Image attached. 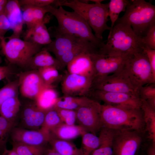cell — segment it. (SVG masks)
Wrapping results in <instances>:
<instances>
[{
  "label": "cell",
  "instance_id": "cell-36",
  "mask_svg": "<svg viewBox=\"0 0 155 155\" xmlns=\"http://www.w3.org/2000/svg\"><path fill=\"white\" fill-rule=\"evenodd\" d=\"M38 70L45 83L48 86H53V84L61 77L59 70L54 67H44Z\"/></svg>",
  "mask_w": 155,
  "mask_h": 155
},
{
  "label": "cell",
  "instance_id": "cell-19",
  "mask_svg": "<svg viewBox=\"0 0 155 155\" xmlns=\"http://www.w3.org/2000/svg\"><path fill=\"white\" fill-rule=\"evenodd\" d=\"M21 10L19 0H7L3 13L9 22L10 29L13 31L11 36L19 38L24 24Z\"/></svg>",
  "mask_w": 155,
  "mask_h": 155
},
{
  "label": "cell",
  "instance_id": "cell-12",
  "mask_svg": "<svg viewBox=\"0 0 155 155\" xmlns=\"http://www.w3.org/2000/svg\"><path fill=\"white\" fill-rule=\"evenodd\" d=\"M90 92L93 96L102 101L105 104L127 108L141 109V99L137 95L94 90Z\"/></svg>",
  "mask_w": 155,
  "mask_h": 155
},
{
  "label": "cell",
  "instance_id": "cell-11",
  "mask_svg": "<svg viewBox=\"0 0 155 155\" xmlns=\"http://www.w3.org/2000/svg\"><path fill=\"white\" fill-rule=\"evenodd\" d=\"M92 88L94 90L106 92L127 93L139 96L120 70L93 81Z\"/></svg>",
  "mask_w": 155,
  "mask_h": 155
},
{
  "label": "cell",
  "instance_id": "cell-52",
  "mask_svg": "<svg viewBox=\"0 0 155 155\" xmlns=\"http://www.w3.org/2000/svg\"><path fill=\"white\" fill-rule=\"evenodd\" d=\"M2 37H2L1 36V32H0V39Z\"/></svg>",
  "mask_w": 155,
  "mask_h": 155
},
{
  "label": "cell",
  "instance_id": "cell-31",
  "mask_svg": "<svg viewBox=\"0 0 155 155\" xmlns=\"http://www.w3.org/2000/svg\"><path fill=\"white\" fill-rule=\"evenodd\" d=\"M81 136L82 146L80 149L83 155H91L100 145L99 137L96 135L86 131Z\"/></svg>",
  "mask_w": 155,
  "mask_h": 155
},
{
  "label": "cell",
  "instance_id": "cell-53",
  "mask_svg": "<svg viewBox=\"0 0 155 155\" xmlns=\"http://www.w3.org/2000/svg\"><path fill=\"white\" fill-rule=\"evenodd\" d=\"M1 48L0 46V49Z\"/></svg>",
  "mask_w": 155,
  "mask_h": 155
},
{
  "label": "cell",
  "instance_id": "cell-35",
  "mask_svg": "<svg viewBox=\"0 0 155 155\" xmlns=\"http://www.w3.org/2000/svg\"><path fill=\"white\" fill-rule=\"evenodd\" d=\"M62 123L58 112L53 108L46 112L43 123L41 128L50 132L51 130Z\"/></svg>",
  "mask_w": 155,
  "mask_h": 155
},
{
  "label": "cell",
  "instance_id": "cell-10",
  "mask_svg": "<svg viewBox=\"0 0 155 155\" xmlns=\"http://www.w3.org/2000/svg\"><path fill=\"white\" fill-rule=\"evenodd\" d=\"M101 107L100 104L92 100L87 105L76 110L78 125L86 131L96 135L102 127Z\"/></svg>",
  "mask_w": 155,
  "mask_h": 155
},
{
  "label": "cell",
  "instance_id": "cell-30",
  "mask_svg": "<svg viewBox=\"0 0 155 155\" xmlns=\"http://www.w3.org/2000/svg\"><path fill=\"white\" fill-rule=\"evenodd\" d=\"M131 3V0H111L108 3V15L111 26L109 33L111 32L115 23L118 19L119 13L125 11L127 6Z\"/></svg>",
  "mask_w": 155,
  "mask_h": 155
},
{
  "label": "cell",
  "instance_id": "cell-47",
  "mask_svg": "<svg viewBox=\"0 0 155 155\" xmlns=\"http://www.w3.org/2000/svg\"><path fill=\"white\" fill-rule=\"evenodd\" d=\"M43 155H60L52 148L46 149Z\"/></svg>",
  "mask_w": 155,
  "mask_h": 155
},
{
  "label": "cell",
  "instance_id": "cell-20",
  "mask_svg": "<svg viewBox=\"0 0 155 155\" xmlns=\"http://www.w3.org/2000/svg\"><path fill=\"white\" fill-rule=\"evenodd\" d=\"M50 20V17H44L43 22L27 29L24 36V40L44 46L51 43L52 40L45 24Z\"/></svg>",
  "mask_w": 155,
  "mask_h": 155
},
{
  "label": "cell",
  "instance_id": "cell-24",
  "mask_svg": "<svg viewBox=\"0 0 155 155\" xmlns=\"http://www.w3.org/2000/svg\"><path fill=\"white\" fill-rule=\"evenodd\" d=\"M98 49L94 44L84 40L64 54L58 60L64 67L78 55L84 52H95Z\"/></svg>",
  "mask_w": 155,
  "mask_h": 155
},
{
  "label": "cell",
  "instance_id": "cell-46",
  "mask_svg": "<svg viewBox=\"0 0 155 155\" xmlns=\"http://www.w3.org/2000/svg\"><path fill=\"white\" fill-rule=\"evenodd\" d=\"M147 155H155V143H152L148 147Z\"/></svg>",
  "mask_w": 155,
  "mask_h": 155
},
{
  "label": "cell",
  "instance_id": "cell-7",
  "mask_svg": "<svg viewBox=\"0 0 155 155\" xmlns=\"http://www.w3.org/2000/svg\"><path fill=\"white\" fill-rule=\"evenodd\" d=\"M120 71L137 93L142 87L155 84V77L147 57L143 51L128 57Z\"/></svg>",
  "mask_w": 155,
  "mask_h": 155
},
{
  "label": "cell",
  "instance_id": "cell-37",
  "mask_svg": "<svg viewBox=\"0 0 155 155\" xmlns=\"http://www.w3.org/2000/svg\"><path fill=\"white\" fill-rule=\"evenodd\" d=\"M138 93L141 99L145 100L149 105L155 109V84L142 87L139 89Z\"/></svg>",
  "mask_w": 155,
  "mask_h": 155
},
{
  "label": "cell",
  "instance_id": "cell-32",
  "mask_svg": "<svg viewBox=\"0 0 155 155\" xmlns=\"http://www.w3.org/2000/svg\"><path fill=\"white\" fill-rule=\"evenodd\" d=\"M15 125L0 115V155L7 149L6 145L8 138Z\"/></svg>",
  "mask_w": 155,
  "mask_h": 155
},
{
  "label": "cell",
  "instance_id": "cell-39",
  "mask_svg": "<svg viewBox=\"0 0 155 155\" xmlns=\"http://www.w3.org/2000/svg\"><path fill=\"white\" fill-rule=\"evenodd\" d=\"M22 10V17L24 24L29 29L35 25L33 7L30 5H24L21 6Z\"/></svg>",
  "mask_w": 155,
  "mask_h": 155
},
{
  "label": "cell",
  "instance_id": "cell-4",
  "mask_svg": "<svg viewBox=\"0 0 155 155\" xmlns=\"http://www.w3.org/2000/svg\"><path fill=\"white\" fill-rule=\"evenodd\" d=\"M59 6H65L73 10L81 16L88 23L94 32V35L98 39L102 40V34L111 27L107 24L108 3H86L80 0H59Z\"/></svg>",
  "mask_w": 155,
  "mask_h": 155
},
{
  "label": "cell",
  "instance_id": "cell-17",
  "mask_svg": "<svg viewBox=\"0 0 155 155\" xmlns=\"http://www.w3.org/2000/svg\"><path fill=\"white\" fill-rule=\"evenodd\" d=\"M47 111L38 107L34 101L26 103L21 113V123L23 128L38 130L42 126Z\"/></svg>",
  "mask_w": 155,
  "mask_h": 155
},
{
  "label": "cell",
  "instance_id": "cell-44",
  "mask_svg": "<svg viewBox=\"0 0 155 155\" xmlns=\"http://www.w3.org/2000/svg\"><path fill=\"white\" fill-rule=\"evenodd\" d=\"M143 52L147 57L153 75L155 77V50L145 47L143 49Z\"/></svg>",
  "mask_w": 155,
  "mask_h": 155
},
{
  "label": "cell",
  "instance_id": "cell-1",
  "mask_svg": "<svg viewBox=\"0 0 155 155\" xmlns=\"http://www.w3.org/2000/svg\"><path fill=\"white\" fill-rule=\"evenodd\" d=\"M144 48L142 38L135 34L129 25L118 23L109 34L106 43H103L97 53L128 57L143 52Z\"/></svg>",
  "mask_w": 155,
  "mask_h": 155
},
{
  "label": "cell",
  "instance_id": "cell-40",
  "mask_svg": "<svg viewBox=\"0 0 155 155\" xmlns=\"http://www.w3.org/2000/svg\"><path fill=\"white\" fill-rule=\"evenodd\" d=\"M144 48L155 50V25L149 30L146 35L142 38Z\"/></svg>",
  "mask_w": 155,
  "mask_h": 155
},
{
  "label": "cell",
  "instance_id": "cell-34",
  "mask_svg": "<svg viewBox=\"0 0 155 155\" xmlns=\"http://www.w3.org/2000/svg\"><path fill=\"white\" fill-rule=\"evenodd\" d=\"M12 148L19 155H43L46 149L44 146L28 145L20 143L12 142Z\"/></svg>",
  "mask_w": 155,
  "mask_h": 155
},
{
  "label": "cell",
  "instance_id": "cell-8",
  "mask_svg": "<svg viewBox=\"0 0 155 155\" xmlns=\"http://www.w3.org/2000/svg\"><path fill=\"white\" fill-rule=\"evenodd\" d=\"M114 131V155H137L142 141L140 132L129 130Z\"/></svg>",
  "mask_w": 155,
  "mask_h": 155
},
{
  "label": "cell",
  "instance_id": "cell-48",
  "mask_svg": "<svg viewBox=\"0 0 155 155\" xmlns=\"http://www.w3.org/2000/svg\"><path fill=\"white\" fill-rule=\"evenodd\" d=\"M5 151L8 155H19L16 151L13 148L10 150L6 149Z\"/></svg>",
  "mask_w": 155,
  "mask_h": 155
},
{
  "label": "cell",
  "instance_id": "cell-45",
  "mask_svg": "<svg viewBox=\"0 0 155 155\" xmlns=\"http://www.w3.org/2000/svg\"><path fill=\"white\" fill-rule=\"evenodd\" d=\"M12 64L7 65L0 66V81L8 78L14 73V69Z\"/></svg>",
  "mask_w": 155,
  "mask_h": 155
},
{
  "label": "cell",
  "instance_id": "cell-21",
  "mask_svg": "<svg viewBox=\"0 0 155 155\" xmlns=\"http://www.w3.org/2000/svg\"><path fill=\"white\" fill-rule=\"evenodd\" d=\"M48 67H54L59 70L64 68L57 59L53 57L49 51L43 48L32 58L28 69L30 70H38Z\"/></svg>",
  "mask_w": 155,
  "mask_h": 155
},
{
  "label": "cell",
  "instance_id": "cell-2",
  "mask_svg": "<svg viewBox=\"0 0 155 155\" xmlns=\"http://www.w3.org/2000/svg\"><path fill=\"white\" fill-rule=\"evenodd\" d=\"M102 127L113 130H133L140 132L144 127L141 109L101 104Z\"/></svg>",
  "mask_w": 155,
  "mask_h": 155
},
{
  "label": "cell",
  "instance_id": "cell-15",
  "mask_svg": "<svg viewBox=\"0 0 155 155\" xmlns=\"http://www.w3.org/2000/svg\"><path fill=\"white\" fill-rule=\"evenodd\" d=\"M12 142L39 146H44L49 142L50 133L40 128L38 130L14 127L10 134Z\"/></svg>",
  "mask_w": 155,
  "mask_h": 155
},
{
  "label": "cell",
  "instance_id": "cell-18",
  "mask_svg": "<svg viewBox=\"0 0 155 155\" xmlns=\"http://www.w3.org/2000/svg\"><path fill=\"white\" fill-rule=\"evenodd\" d=\"M67 66L68 73L88 77L93 80L95 71L90 53L84 52L78 55Z\"/></svg>",
  "mask_w": 155,
  "mask_h": 155
},
{
  "label": "cell",
  "instance_id": "cell-6",
  "mask_svg": "<svg viewBox=\"0 0 155 155\" xmlns=\"http://www.w3.org/2000/svg\"><path fill=\"white\" fill-rule=\"evenodd\" d=\"M0 46L9 64L26 69L33 57L44 46L11 35L2 38Z\"/></svg>",
  "mask_w": 155,
  "mask_h": 155
},
{
  "label": "cell",
  "instance_id": "cell-41",
  "mask_svg": "<svg viewBox=\"0 0 155 155\" xmlns=\"http://www.w3.org/2000/svg\"><path fill=\"white\" fill-rule=\"evenodd\" d=\"M57 0H19L20 6L24 5L43 7L48 5L55 7Z\"/></svg>",
  "mask_w": 155,
  "mask_h": 155
},
{
  "label": "cell",
  "instance_id": "cell-23",
  "mask_svg": "<svg viewBox=\"0 0 155 155\" xmlns=\"http://www.w3.org/2000/svg\"><path fill=\"white\" fill-rule=\"evenodd\" d=\"M85 131L79 125H70L62 123L51 130L50 133L53 136L56 138L69 140L81 136Z\"/></svg>",
  "mask_w": 155,
  "mask_h": 155
},
{
  "label": "cell",
  "instance_id": "cell-29",
  "mask_svg": "<svg viewBox=\"0 0 155 155\" xmlns=\"http://www.w3.org/2000/svg\"><path fill=\"white\" fill-rule=\"evenodd\" d=\"M22 104L18 97L11 98L4 102L0 107V115L15 124Z\"/></svg>",
  "mask_w": 155,
  "mask_h": 155
},
{
  "label": "cell",
  "instance_id": "cell-50",
  "mask_svg": "<svg viewBox=\"0 0 155 155\" xmlns=\"http://www.w3.org/2000/svg\"><path fill=\"white\" fill-rule=\"evenodd\" d=\"M5 6L0 5V14L4 13Z\"/></svg>",
  "mask_w": 155,
  "mask_h": 155
},
{
  "label": "cell",
  "instance_id": "cell-43",
  "mask_svg": "<svg viewBox=\"0 0 155 155\" xmlns=\"http://www.w3.org/2000/svg\"><path fill=\"white\" fill-rule=\"evenodd\" d=\"M10 29V24L7 17L2 13L0 14V31L2 37Z\"/></svg>",
  "mask_w": 155,
  "mask_h": 155
},
{
  "label": "cell",
  "instance_id": "cell-13",
  "mask_svg": "<svg viewBox=\"0 0 155 155\" xmlns=\"http://www.w3.org/2000/svg\"><path fill=\"white\" fill-rule=\"evenodd\" d=\"M19 91L21 95L29 99H35L46 85L38 70H30L21 72L18 75Z\"/></svg>",
  "mask_w": 155,
  "mask_h": 155
},
{
  "label": "cell",
  "instance_id": "cell-16",
  "mask_svg": "<svg viewBox=\"0 0 155 155\" xmlns=\"http://www.w3.org/2000/svg\"><path fill=\"white\" fill-rule=\"evenodd\" d=\"M53 35L55 39L43 47L53 53L58 59L64 54L75 46L85 40L66 33L60 32L54 28Z\"/></svg>",
  "mask_w": 155,
  "mask_h": 155
},
{
  "label": "cell",
  "instance_id": "cell-49",
  "mask_svg": "<svg viewBox=\"0 0 155 155\" xmlns=\"http://www.w3.org/2000/svg\"><path fill=\"white\" fill-rule=\"evenodd\" d=\"M7 0H0V5L5 6Z\"/></svg>",
  "mask_w": 155,
  "mask_h": 155
},
{
  "label": "cell",
  "instance_id": "cell-9",
  "mask_svg": "<svg viewBox=\"0 0 155 155\" xmlns=\"http://www.w3.org/2000/svg\"><path fill=\"white\" fill-rule=\"evenodd\" d=\"M90 55L95 71L93 81L103 78L121 70L128 57L102 54L96 52L90 53Z\"/></svg>",
  "mask_w": 155,
  "mask_h": 155
},
{
  "label": "cell",
  "instance_id": "cell-26",
  "mask_svg": "<svg viewBox=\"0 0 155 155\" xmlns=\"http://www.w3.org/2000/svg\"><path fill=\"white\" fill-rule=\"evenodd\" d=\"M141 99L144 127L149 139L152 143H155V109L144 100Z\"/></svg>",
  "mask_w": 155,
  "mask_h": 155
},
{
  "label": "cell",
  "instance_id": "cell-5",
  "mask_svg": "<svg viewBox=\"0 0 155 155\" xmlns=\"http://www.w3.org/2000/svg\"><path fill=\"white\" fill-rule=\"evenodd\" d=\"M124 15L116 23L129 25L135 34L142 38L155 25V6L144 0H131Z\"/></svg>",
  "mask_w": 155,
  "mask_h": 155
},
{
  "label": "cell",
  "instance_id": "cell-27",
  "mask_svg": "<svg viewBox=\"0 0 155 155\" xmlns=\"http://www.w3.org/2000/svg\"><path fill=\"white\" fill-rule=\"evenodd\" d=\"M49 142L51 148L60 155H83L80 148L69 140L58 139L51 135Z\"/></svg>",
  "mask_w": 155,
  "mask_h": 155
},
{
  "label": "cell",
  "instance_id": "cell-3",
  "mask_svg": "<svg viewBox=\"0 0 155 155\" xmlns=\"http://www.w3.org/2000/svg\"><path fill=\"white\" fill-rule=\"evenodd\" d=\"M56 8L51 5L44 7L47 12L56 18L58 26L55 27L58 32L69 34L91 42L100 48L104 42L97 38L93 33L87 22L73 11H68L62 6Z\"/></svg>",
  "mask_w": 155,
  "mask_h": 155
},
{
  "label": "cell",
  "instance_id": "cell-42",
  "mask_svg": "<svg viewBox=\"0 0 155 155\" xmlns=\"http://www.w3.org/2000/svg\"><path fill=\"white\" fill-rule=\"evenodd\" d=\"M33 7L35 25H36L43 22L45 15L48 12L44 7H39L34 6Z\"/></svg>",
  "mask_w": 155,
  "mask_h": 155
},
{
  "label": "cell",
  "instance_id": "cell-33",
  "mask_svg": "<svg viewBox=\"0 0 155 155\" xmlns=\"http://www.w3.org/2000/svg\"><path fill=\"white\" fill-rule=\"evenodd\" d=\"M19 92V82L18 78L8 82L1 88L0 107L4 102L9 99L18 97Z\"/></svg>",
  "mask_w": 155,
  "mask_h": 155
},
{
  "label": "cell",
  "instance_id": "cell-25",
  "mask_svg": "<svg viewBox=\"0 0 155 155\" xmlns=\"http://www.w3.org/2000/svg\"><path fill=\"white\" fill-rule=\"evenodd\" d=\"M114 130L102 127L99 137L100 144L91 155H114L113 140Z\"/></svg>",
  "mask_w": 155,
  "mask_h": 155
},
{
  "label": "cell",
  "instance_id": "cell-28",
  "mask_svg": "<svg viewBox=\"0 0 155 155\" xmlns=\"http://www.w3.org/2000/svg\"><path fill=\"white\" fill-rule=\"evenodd\" d=\"M92 100L86 96L64 95L59 98L54 108L76 111L87 105Z\"/></svg>",
  "mask_w": 155,
  "mask_h": 155
},
{
  "label": "cell",
  "instance_id": "cell-14",
  "mask_svg": "<svg viewBox=\"0 0 155 155\" xmlns=\"http://www.w3.org/2000/svg\"><path fill=\"white\" fill-rule=\"evenodd\" d=\"M93 81L88 77L68 73L63 78L62 92L65 96H86L91 90Z\"/></svg>",
  "mask_w": 155,
  "mask_h": 155
},
{
  "label": "cell",
  "instance_id": "cell-22",
  "mask_svg": "<svg viewBox=\"0 0 155 155\" xmlns=\"http://www.w3.org/2000/svg\"><path fill=\"white\" fill-rule=\"evenodd\" d=\"M54 87V86H51L45 88L34 100L39 108L47 111L54 108L59 97Z\"/></svg>",
  "mask_w": 155,
  "mask_h": 155
},
{
  "label": "cell",
  "instance_id": "cell-38",
  "mask_svg": "<svg viewBox=\"0 0 155 155\" xmlns=\"http://www.w3.org/2000/svg\"><path fill=\"white\" fill-rule=\"evenodd\" d=\"M57 111L63 122L68 125H75L77 121L75 110L54 108Z\"/></svg>",
  "mask_w": 155,
  "mask_h": 155
},
{
  "label": "cell",
  "instance_id": "cell-51",
  "mask_svg": "<svg viewBox=\"0 0 155 155\" xmlns=\"http://www.w3.org/2000/svg\"><path fill=\"white\" fill-rule=\"evenodd\" d=\"M5 150L1 155H8L6 153Z\"/></svg>",
  "mask_w": 155,
  "mask_h": 155
}]
</instances>
